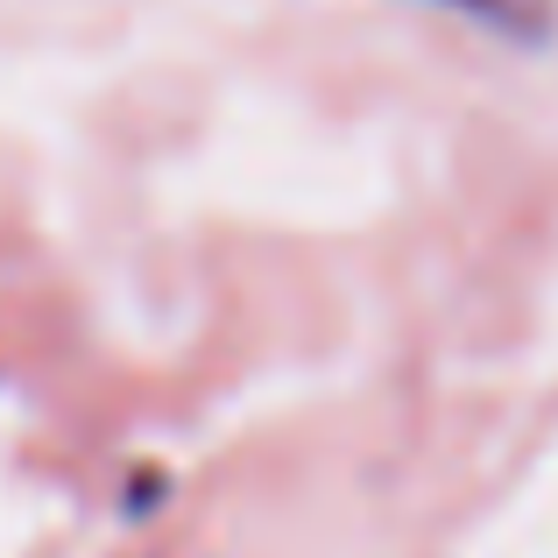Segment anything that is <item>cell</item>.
I'll return each instance as SVG.
<instances>
[{
  "label": "cell",
  "instance_id": "6da1fadb",
  "mask_svg": "<svg viewBox=\"0 0 558 558\" xmlns=\"http://www.w3.org/2000/svg\"><path fill=\"white\" fill-rule=\"evenodd\" d=\"M438 8H460L474 22L502 28V36H545V8L537 0H438Z\"/></svg>",
  "mask_w": 558,
  "mask_h": 558
}]
</instances>
